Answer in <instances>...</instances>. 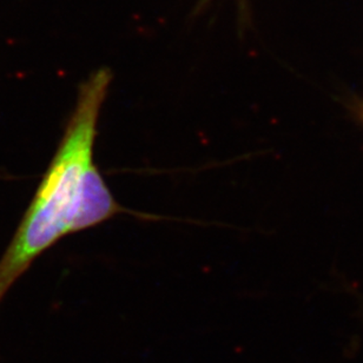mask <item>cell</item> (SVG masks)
I'll list each match as a JSON object with an SVG mask.
<instances>
[{
  "mask_svg": "<svg viewBox=\"0 0 363 363\" xmlns=\"http://www.w3.org/2000/svg\"><path fill=\"white\" fill-rule=\"evenodd\" d=\"M111 82V71L99 69L79 86L58 150L0 259V302L31 263L60 238L129 213L116 201L94 162L98 121Z\"/></svg>",
  "mask_w": 363,
  "mask_h": 363,
  "instance_id": "1",
  "label": "cell"
},
{
  "mask_svg": "<svg viewBox=\"0 0 363 363\" xmlns=\"http://www.w3.org/2000/svg\"><path fill=\"white\" fill-rule=\"evenodd\" d=\"M208 1H209V0H199V6L206 5V4H208ZM245 1H247V0H238V3H240V5H241L242 10H245Z\"/></svg>",
  "mask_w": 363,
  "mask_h": 363,
  "instance_id": "2",
  "label": "cell"
}]
</instances>
